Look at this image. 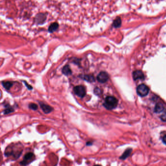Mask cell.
<instances>
[{
    "label": "cell",
    "mask_w": 166,
    "mask_h": 166,
    "mask_svg": "<svg viewBox=\"0 0 166 166\" xmlns=\"http://www.w3.org/2000/svg\"><path fill=\"white\" fill-rule=\"evenodd\" d=\"M3 86L7 90H9L11 87L13 86V83L10 81H6L2 82Z\"/></svg>",
    "instance_id": "cell-13"
},
{
    "label": "cell",
    "mask_w": 166,
    "mask_h": 166,
    "mask_svg": "<svg viewBox=\"0 0 166 166\" xmlns=\"http://www.w3.org/2000/svg\"><path fill=\"white\" fill-rule=\"evenodd\" d=\"M101 92V90L99 89L98 88H96L95 90H94V93L96 95H98L100 94Z\"/></svg>",
    "instance_id": "cell-19"
},
{
    "label": "cell",
    "mask_w": 166,
    "mask_h": 166,
    "mask_svg": "<svg viewBox=\"0 0 166 166\" xmlns=\"http://www.w3.org/2000/svg\"><path fill=\"white\" fill-rule=\"evenodd\" d=\"M91 142H87V145H88V146H89V145H92V143H90Z\"/></svg>",
    "instance_id": "cell-22"
},
{
    "label": "cell",
    "mask_w": 166,
    "mask_h": 166,
    "mask_svg": "<svg viewBox=\"0 0 166 166\" xmlns=\"http://www.w3.org/2000/svg\"><path fill=\"white\" fill-rule=\"evenodd\" d=\"M82 78L85 81L90 82L95 81V78L92 75H84L82 77Z\"/></svg>",
    "instance_id": "cell-12"
},
{
    "label": "cell",
    "mask_w": 166,
    "mask_h": 166,
    "mask_svg": "<svg viewBox=\"0 0 166 166\" xmlns=\"http://www.w3.org/2000/svg\"><path fill=\"white\" fill-rule=\"evenodd\" d=\"M149 92V88L145 84H142L139 85L137 88V93L141 96H147Z\"/></svg>",
    "instance_id": "cell-2"
},
{
    "label": "cell",
    "mask_w": 166,
    "mask_h": 166,
    "mask_svg": "<svg viewBox=\"0 0 166 166\" xmlns=\"http://www.w3.org/2000/svg\"><path fill=\"white\" fill-rule=\"evenodd\" d=\"M39 103L41 108L45 114H49L53 110V108L48 105L45 104L43 102H39Z\"/></svg>",
    "instance_id": "cell-6"
},
{
    "label": "cell",
    "mask_w": 166,
    "mask_h": 166,
    "mask_svg": "<svg viewBox=\"0 0 166 166\" xmlns=\"http://www.w3.org/2000/svg\"><path fill=\"white\" fill-rule=\"evenodd\" d=\"M162 140H163V143H164L165 144H166V135H165V136L163 137Z\"/></svg>",
    "instance_id": "cell-21"
},
{
    "label": "cell",
    "mask_w": 166,
    "mask_h": 166,
    "mask_svg": "<svg viewBox=\"0 0 166 166\" xmlns=\"http://www.w3.org/2000/svg\"><path fill=\"white\" fill-rule=\"evenodd\" d=\"M33 157H34L33 153H26L24 157V161H22L20 163V164L23 165H27L28 164L27 162L28 161L32 159Z\"/></svg>",
    "instance_id": "cell-7"
},
{
    "label": "cell",
    "mask_w": 166,
    "mask_h": 166,
    "mask_svg": "<svg viewBox=\"0 0 166 166\" xmlns=\"http://www.w3.org/2000/svg\"><path fill=\"white\" fill-rule=\"evenodd\" d=\"M62 72L64 75L66 76H68V75H71L72 73L70 67L68 65H66L64 66L63 68Z\"/></svg>",
    "instance_id": "cell-10"
},
{
    "label": "cell",
    "mask_w": 166,
    "mask_h": 166,
    "mask_svg": "<svg viewBox=\"0 0 166 166\" xmlns=\"http://www.w3.org/2000/svg\"><path fill=\"white\" fill-rule=\"evenodd\" d=\"M14 111V110L12 108L9 107V108H7L6 110H5L4 111V114L7 115V114H9L12 112H13Z\"/></svg>",
    "instance_id": "cell-15"
},
{
    "label": "cell",
    "mask_w": 166,
    "mask_h": 166,
    "mask_svg": "<svg viewBox=\"0 0 166 166\" xmlns=\"http://www.w3.org/2000/svg\"><path fill=\"white\" fill-rule=\"evenodd\" d=\"M109 79L108 74L105 72H100L97 76V79L100 83H105Z\"/></svg>",
    "instance_id": "cell-4"
},
{
    "label": "cell",
    "mask_w": 166,
    "mask_h": 166,
    "mask_svg": "<svg viewBox=\"0 0 166 166\" xmlns=\"http://www.w3.org/2000/svg\"><path fill=\"white\" fill-rule=\"evenodd\" d=\"M58 27H59V25L57 23H56V22L53 23L49 26L48 30L50 33H52L57 31L58 28Z\"/></svg>",
    "instance_id": "cell-9"
},
{
    "label": "cell",
    "mask_w": 166,
    "mask_h": 166,
    "mask_svg": "<svg viewBox=\"0 0 166 166\" xmlns=\"http://www.w3.org/2000/svg\"><path fill=\"white\" fill-rule=\"evenodd\" d=\"M29 108L33 110H37L38 109V106L37 104L35 103H30L29 105Z\"/></svg>",
    "instance_id": "cell-16"
},
{
    "label": "cell",
    "mask_w": 166,
    "mask_h": 166,
    "mask_svg": "<svg viewBox=\"0 0 166 166\" xmlns=\"http://www.w3.org/2000/svg\"><path fill=\"white\" fill-rule=\"evenodd\" d=\"M163 113L161 116V119L162 121L166 122V110H165L164 112H162Z\"/></svg>",
    "instance_id": "cell-17"
},
{
    "label": "cell",
    "mask_w": 166,
    "mask_h": 166,
    "mask_svg": "<svg viewBox=\"0 0 166 166\" xmlns=\"http://www.w3.org/2000/svg\"><path fill=\"white\" fill-rule=\"evenodd\" d=\"M118 101L114 96H107L103 103V106L108 110H112L117 106Z\"/></svg>",
    "instance_id": "cell-1"
},
{
    "label": "cell",
    "mask_w": 166,
    "mask_h": 166,
    "mask_svg": "<svg viewBox=\"0 0 166 166\" xmlns=\"http://www.w3.org/2000/svg\"><path fill=\"white\" fill-rule=\"evenodd\" d=\"M164 110V107L162 104L158 103L157 104L154 109V112L156 113H160L162 112Z\"/></svg>",
    "instance_id": "cell-11"
},
{
    "label": "cell",
    "mask_w": 166,
    "mask_h": 166,
    "mask_svg": "<svg viewBox=\"0 0 166 166\" xmlns=\"http://www.w3.org/2000/svg\"><path fill=\"white\" fill-rule=\"evenodd\" d=\"M131 152H132V150H131V149L126 150L125 152V153H123V154L122 155L121 157H120L121 159H124L126 158L127 157H128V156L130 155V154L131 153Z\"/></svg>",
    "instance_id": "cell-14"
},
{
    "label": "cell",
    "mask_w": 166,
    "mask_h": 166,
    "mask_svg": "<svg viewBox=\"0 0 166 166\" xmlns=\"http://www.w3.org/2000/svg\"><path fill=\"white\" fill-rule=\"evenodd\" d=\"M46 19V16L44 13H38L36 16L35 22L37 24H44Z\"/></svg>",
    "instance_id": "cell-5"
},
{
    "label": "cell",
    "mask_w": 166,
    "mask_h": 166,
    "mask_svg": "<svg viewBox=\"0 0 166 166\" xmlns=\"http://www.w3.org/2000/svg\"><path fill=\"white\" fill-rule=\"evenodd\" d=\"M24 83H25V84H26V87H27V88H28V89L29 90L32 89V86H30L29 85H28V83H26V82L25 81H24Z\"/></svg>",
    "instance_id": "cell-20"
},
{
    "label": "cell",
    "mask_w": 166,
    "mask_h": 166,
    "mask_svg": "<svg viewBox=\"0 0 166 166\" xmlns=\"http://www.w3.org/2000/svg\"><path fill=\"white\" fill-rule=\"evenodd\" d=\"M133 78L134 80L137 79H144V75L140 70H136L133 73Z\"/></svg>",
    "instance_id": "cell-8"
},
{
    "label": "cell",
    "mask_w": 166,
    "mask_h": 166,
    "mask_svg": "<svg viewBox=\"0 0 166 166\" xmlns=\"http://www.w3.org/2000/svg\"><path fill=\"white\" fill-rule=\"evenodd\" d=\"M120 24V20L119 19H116L114 22V25L115 27H118L119 26Z\"/></svg>",
    "instance_id": "cell-18"
},
{
    "label": "cell",
    "mask_w": 166,
    "mask_h": 166,
    "mask_svg": "<svg viewBox=\"0 0 166 166\" xmlns=\"http://www.w3.org/2000/svg\"><path fill=\"white\" fill-rule=\"evenodd\" d=\"M75 93L80 97H83L86 95V90L84 87L81 85H78L74 88Z\"/></svg>",
    "instance_id": "cell-3"
}]
</instances>
